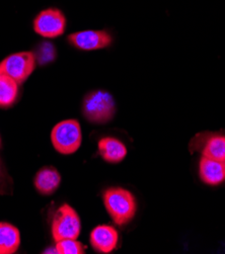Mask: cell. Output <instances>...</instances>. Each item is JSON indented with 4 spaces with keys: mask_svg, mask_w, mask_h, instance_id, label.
I'll use <instances>...</instances> for the list:
<instances>
[{
    "mask_svg": "<svg viewBox=\"0 0 225 254\" xmlns=\"http://www.w3.org/2000/svg\"><path fill=\"white\" fill-rule=\"evenodd\" d=\"M19 84L7 75H0V108L12 107L18 97Z\"/></svg>",
    "mask_w": 225,
    "mask_h": 254,
    "instance_id": "obj_14",
    "label": "cell"
},
{
    "mask_svg": "<svg viewBox=\"0 0 225 254\" xmlns=\"http://www.w3.org/2000/svg\"><path fill=\"white\" fill-rule=\"evenodd\" d=\"M0 146H1V138H0Z\"/></svg>",
    "mask_w": 225,
    "mask_h": 254,
    "instance_id": "obj_17",
    "label": "cell"
},
{
    "mask_svg": "<svg viewBox=\"0 0 225 254\" xmlns=\"http://www.w3.org/2000/svg\"><path fill=\"white\" fill-rule=\"evenodd\" d=\"M20 245V233L9 223L0 222V254H13Z\"/></svg>",
    "mask_w": 225,
    "mask_h": 254,
    "instance_id": "obj_13",
    "label": "cell"
},
{
    "mask_svg": "<svg viewBox=\"0 0 225 254\" xmlns=\"http://www.w3.org/2000/svg\"><path fill=\"white\" fill-rule=\"evenodd\" d=\"M196 146L201 148L203 157L221 162L225 161V136L208 134L207 136H203Z\"/></svg>",
    "mask_w": 225,
    "mask_h": 254,
    "instance_id": "obj_10",
    "label": "cell"
},
{
    "mask_svg": "<svg viewBox=\"0 0 225 254\" xmlns=\"http://www.w3.org/2000/svg\"><path fill=\"white\" fill-rule=\"evenodd\" d=\"M116 104L114 97L105 90L88 92L82 103V114L92 124H107L115 116Z\"/></svg>",
    "mask_w": 225,
    "mask_h": 254,
    "instance_id": "obj_2",
    "label": "cell"
},
{
    "mask_svg": "<svg viewBox=\"0 0 225 254\" xmlns=\"http://www.w3.org/2000/svg\"><path fill=\"white\" fill-rule=\"evenodd\" d=\"M36 65L37 57L31 51L14 53L0 62V75L9 76L20 85L33 74Z\"/></svg>",
    "mask_w": 225,
    "mask_h": 254,
    "instance_id": "obj_5",
    "label": "cell"
},
{
    "mask_svg": "<svg viewBox=\"0 0 225 254\" xmlns=\"http://www.w3.org/2000/svg\"><path fill=\"white\" fill-rule=\"evenodd\" d=\"M34 31L41 37L55 39L62 36L66 30V17L59 8L42 10L34 19Z\"/></svg>",
    "mask_w": 225,
    "mask_h": 254,
    "instance_id": "obj_6",
    "label": "cell"
},
{
    "mask_svg": "<svg viewBox=\"0 0 225 254\" xmlns=\"http://www.w3.org/2000/svg\"><path fill=\"white\" fill-rule=\"evenodd\" d=\"M104 205L112 220L119 226L132 221L137 211L134 195L122 188H110L104 192Z\"/></svg>",
    "mask_w": 225,
    "mask_h": 254,
    "instance_id": "obj_1",
    "label": "cell"
},
{
    "mask_svg": "<svg viewBox=\"0 0 225 254\" xmlns=\"http://www.w3.org/2000/svg\"><path fill=\"white\" fill-rule=\"evenodd\" d=\"M69 44L81 51H95L109 47L112 37L106 31H81L73 33L67 38Z\"/></svg>",
    "mask_w": 225,
    "mask_h": 254,
    "instance_id": "obj_7",
    "label": "cell"
},
{
    "mask_svg": "<svg viewBox=\"0 0 225 254\" xmlns=\"http://www.w3.org/2000/svg\"><path fill=\"white\" fill-rule=\"evenodd\" d=\"M224 164H225V161H224Z\"/></svg>",
    "mask_w": 225,
    "mask_h": 254,
    "instance_id": "obj_18",
    "label": "cell"
},
{
    "mask_svg": "<svg viewBox=\"0 0 225 254\" xmlns=\"http://www.w3.org/2000/svg\"><path fill=\"white\" fill-rule=\"evenodd\" d=\"M54 149L60 154L71 155L76 152L82 142L81 127L76 120H65L58 123L51 132Z\"/></svg>",
    "mask_w": 225,
    "mask_h": 254,
    "instance_id": "obj_3",
    "label": "cell"
},
{
    "mask_svg": "<svg viewBox=\"0 0 225 254\" xmlns=\"http://www.w3.org/2000/svg\"><path fill=\"white\" fill-rule=\"evenodd\" d=\"M200 177L203 183L209 186H218L225 182L224 162L202 157L199 165Z\"/></svg>",
    "mask_w": 225,
    "mask_h": 254,
    "instance_id": "obj_9",
    "label": "cell"
},
{
    "mask_svg": "<svg viewBox=\"0 0 225 254\" xmlns=\"http://www.w3.org/2000/svg\"><path fill=\"white\" fill-rule=\"evenodd\" d=\"M51 231L55 242L77 239L81 231V221L76 211L67 204L60 206L53 216Z\"/></svg>",
    "mask_w": 225,
    "mask_h": 254,
    "instance_id": "obj_4",
    "label": "cell"
},
{
    "mask_svg": "<svg viewBox=\"0 0 225 254\" xmlns=\"http://www.w3.org/2000/svg\"><path fill=\"white\" fill-rule=\"evenodd\" d=\"M89 240L96 252L108 254L116 249L119 242V233L110 225H99L91 231Z\"/></svg>",
    "mask_w": 225,
    "mask_h": 254,
    "instance_id": "obj_8",
    "label": "cell"
},
{
    "mask_svg": "<svg viewBox=\"0 0 225 254\" xmlns=\"http://www.w3.org/2000/svg\"><path fill=\"white\" fill-rule=\"evenodd\" d=\"M98 152L108 163H119L127 155V148L120 140L106 137L98 141Z\"/></svg>",
    "mask_w": 225,
    "mask_h": 254,
    "instance_id": "obj_12",
    "label": "cell"
},
{
    "mask_svg": "<svg viewBox=\"0 0 225 254\" xmlns=\"http://www.w3.org/2000/svg\"><path fill=\"white\" fill-rule=\"evenodd\" d=\"M61 176L57 169L53 167H44L35 176V188L43 195L54 193L59 188Z\"/></svg>",
    "mask_w": 225,
    "mask_h": 254,
    "instance_id": "obj_11",
    "label": "cell"
},
{
    "mask_svg": "<svg viewBox=\"0 0 225 254\" xmlns=\"http://www.w3.org/2000/svg\"><path fill=\"white\" fill-rule=\"evenodd\" d=\"M55 249L58 254H83L85 252V246L76 239L57 241Z\"/></svg>",
    "mask_w": 225,
    "mask_h": 254,
    "instance_id": "obj_15",
    "label": "cell"
},
{
    "mask_svg": "<svg viewBox=\"0 0 225 254\" xmlns=\"http://www.w3.org/2000/svg\"><path fill=\"white\" fill-rule=\"evenodd\" d=\"M1 174H2V170H1V165H0V180H1Z\"/></svg>",
    "mask_w": 225,
    "mask_h": 254,
    "instance_id": "obj_16",
    "label": "cell"
}]
</instances>
